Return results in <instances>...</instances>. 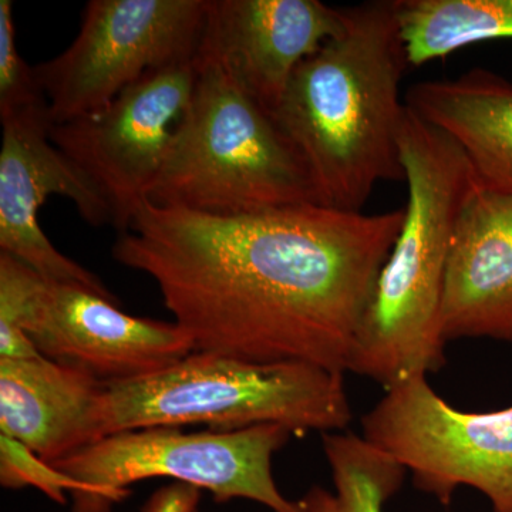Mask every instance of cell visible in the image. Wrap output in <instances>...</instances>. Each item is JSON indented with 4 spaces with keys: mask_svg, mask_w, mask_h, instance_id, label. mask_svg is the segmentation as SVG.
Here are the masks:
<instances>
[{
    "mask_svg": "<svg viewBox=\"0 0 512 512\" xmlns=\"http://www.w3.org/2000/svg\"><path fill=\"white\" fill-rule=\"evenodd\" d=\"M406 104L447 134L467 157L477 183L512 194V82L491 70L413 84Z\"/></svg>",
    "mask_w": 512,
    "mask_h": 512,
    "instance_id": "obj_15",
    "label": "cell"
},
{
    "mask_svg": "<svg viewBox=\"0 0 512 512\" xmlns=\"http://www.w3.org/2000/svg\"><path fill=\"white\" fill-rule=\"evenodd\" d=\"M403 221L404 208L210 215L147 201L111 255L153 279L194 352L346 373Z\"/></svg>",
    "mask_w": 512,
    "mask_h": 512,
    "instance_id": "obj_1",
    "label": "cell"
},
{
    "mask_svg": "<svg viewBox=\"0 0 512 512\" xmlns=\"http://www.w3.org/2000/svg\"><path fill=\"white\" fill-rule=\"evenodd\" d=\"M447 342L512 343V194L476 185L458 217L443 299Z\"/></svg>",
    "mask_w": 512,
    "mask_h": 512,
    "instance_id": "obj_13",
    "label": "cell"
},
{
    "mask_svg": "<svg viewBox=\"0 0 512 512\" xmlns=\"http://www.w3.org/2000/svg\"><path fill=\"white\" fill-rule=\"evenodd\" d=\"M362 427L370 444L412 474L414 487L441 504L470 487L494 512H512V406L461 412L419 375L386 390Z\"/></svg>",
    "mask_w": 512,
    "mask_h": 512,
    "instance_id": "obj_8",
    "label": "cell"
},
{
    "mask_svg": "<svg viewBox=\"0 0 512 512\" xmlns=\"http://www.w3.org/2000/svg\"><path fill=\"white\" fill-rule=\"evenodd\" d=\"M43 104L35 69L19 53L12 2L0 0V120Z\"/></svg>",
    "mask_w": 512,
    "mask_h": 512,
    "instance_id": "obj_19",
    "label": "cell"
},
{
    "mask_svg": "<svg viewBox=\"0 0 512 512\" xmlns=\"http://www.w3.org/2000/svg\"><path fill=\"white\" fill-rule=\"evenodd\" d=\"M400 156L409 200L350 352L348 372L384 390L446 365L443 299L458 217L476 188L461 148L406 104Z\"/></svg>",
    "mask_w": 512,
    "mask_h": 512,
    "instance_id": "obj_3",
    "label": "cell"
},
{
    "mask_svg": "<svg viewBox=\"0 0 512 512\" xmlns=\"http://www.w3.org/2000/svg\"><path fill=\"white\" fill-rule=\"evenodd\" d=\"M0 121V252L19 259L46 281L83 285L116 299L89 269L57 251L40 228V208L50 195L72 201L93 227L113 224L99 192L50 140L47 104Z\"/></svg>",
    "mask_w": 512,
    "mask_h": 512,
    "instance_id": "obj_10",
    "label": "cell"
},
{
    "mask_svg": "<svg viewBox=\"0 0 512 512\" xmlns=\"http://www.w3.org/2000/svg\"><path fill=\"white\" fill-rule=\"evenodd\" d=\"M333 488L313 485L298 503L301 512H383L402 488L406 470L352 431L322 434Z\"/></svg>",
    "mask_w": 512,
    "mask_h": 512,
    "instance_id": "obj_17",
    "label": "cell"
},
{
    "mask_svg": "<svg viewBox=\"0 0 512 512\" xmlns=\"http://www.w3.org/2000/svg\"><path fill=\"white\" fill-rule=\"evenodd\" d=\"M0 483L12 490L36 488L59 504H66L76 487L72 478L5 434H0Z\"/></svg>",
    "mask_w": 512,
    "mask_h": 512,
    "instance_id": "obj_20",
    "label": "cell"
},
{
    "mask_svg": "<svg viewBox=\"0 0 512 512\" xmlns=\"http://www.w3.org/2000/svg\"><path fill=\"white\" fill-rule=\"evenodd\" d=\"M201 491L194 485L174 481L158 488L141 512H198Z\"/></svg>",
    "mask_w": 512,
    "mask_h": 512,
    "instance_id": "obj_21",
    "label": "cell"
},
{
    "mask_svg": "<svg viewBox=\"0 0 512 512\" xmlns=\"http://www.w3.org/2000/svg\"><path fill=\"white\" fill-rule=\"evenodd\" d=\"M28 336L40 355L106 384L154 375L194 352L175 322L137 318L117 299L46 279Z\"/></svg>",
    "mask_w": 512,
    "mask_h": 512,
    "instance_id": "obj_11",
    "label": "cell"
},
{
    "mask_svg": "<svg viewBox=\"0 0 512 512\" xmlns=\"http://www.w3.org/2000/svg\"><path fill=\"white\" fill-rule=\"evenodd\" d=\"M195 80L197 57L154 70L103 109L50 127V140L99 192L119 234L150 201Z\"/></svg>",
    "mask_w": 512,
    "mask_h": 512,
    "instance_id": "obj_9",
    "label": "cell"
},
{
    "mask_svg": "<svg viewBox=\"0 0 512 512\" xmlns=\"http://www.w3.org/2000/svg\"><path fill=\"white\" fill-rule=\"evenodd\" d=\"M293 434L275 424L244 430L146 427L111 434L52 464L76 484L70 512H111L148 478H173L217 503L249 500L272 512H301L279 490L272 461Z\"/></svg>",
    "mask_w": 512,
    "mask_h": 512,
    "instance_id": "obj_6",
    "label": "cell"
},
{
    "mask_svg": "<svg viewBox=\"0 0 512 512\" xmlns=\"http://www.w3.org/2000/svg\"><path fill=\"white\" fill-rule=\"evenodd\" d=\"M410 66L485 40L512 39V0H396Z\"/></svg>",
    "mask_w": 512,
    "mask_h": 512,
    "instance_id": "obj_16",
    "label": "cell"
},
{
    "mask_svg": "<svg viewBox=\"0 0 512 512\" xmlns=\"http://www.w3.org/2000/svg\"><path fill=\"white\" fill-rule=\"evenodd\" d=\"M396 0L346 8V28L293 73L275 119L301 151L325 207L362 211L404 181L400 82L409 67Z\"/></svg>",
    "mask_w": 512,
    "mask_h": 512,
    "instance_id": "obj_2",
    "label": "cell"
},
{
    "mask_svg": "<svg viewBox=\"0 0 512 512\" xmlns=\"http://www.w3.org/2000/svg\"><path fill=\"white\" fill-rule=\"evenodd\" d=\"M104 387L45 356L0 359V434L55 464L99 440L97 410Z\"/></svg>",
    "mask_w": 512,
    "mask_h": 512,
    "instance_id": "obj_14",
    "label": "cell"
},
{
    "mask_svg": "<svg viewBox=\"0 0 512 512\" xmlns=\"http://www.w3.org/2000/svg\"><path fill=\"white\" fill-rule=\"evenodd\" d=\"M210 0H90L79 35L36 64L52 124L86 116L146 74L197 57Z\"/></svg>",
    "mask_w": 512,
    "mask_h": 512,
    "instance_id": "obj_7",
    "label": "cell"
},
{
    "mask_svg": "<svg viewBox=\"0 0 512 512\" xmlns=\"http://www.w3.org/2000/svg\"><path fill=\"white\" fill-rule=\"evenodd\" d=\"M150 201L210 215L318 204V187L284 128L200 47L197 80Z\"/></svg>",
    "mask_w": 512,
    "mask_h": 512,
    "instance_id": "obj_4",
    "label": "cell"
},
{
    "mask_svg": "<svg viewBox=\"0 0 512 512\" xmlns=\"http://www.w3.org/2000/svg\"><path fill=\"white\" fill-rule=\"evenodd\" d=\"M43 282L30 266L0 252V359L42 356L29 339L28 328Z\"/></svg>",
    "mask_w": 512,
    "mask_h": 512,
    "instance_id": "obj_18",
    "label": "cell"
},
{
    "mask_svg": "<svg viewBox=\"0 0 512 512\" xmlns=\"http://www.w3.org/2000/svg\"><path fill=\"white\" fill-rule=\"evenodd\" d=\"M343 376L309 363L192 352L154 375L106 384L97 434L101 440L146 427L197 424L221 431L275 424L299 437L346 431L353 410Z\"/></svg>",
    "mask_w": 512,
    "mask_h": 512,
    "instance_id": "obj_5",
    "label": "cell"
},
{
    "mask_svg": "<svg viewBox=\"0 0 512 512\" xmlns=\"http://www.w3.org/2000/svg\"><path fill=\"white\" fill-rule=\"evenodd\" d=\"M346 28V8L319 0H210L202 46L275 114L303 60Z\"/></svg>",
    "mask_w": 512,
    "mask_h": 512,
    "instance_id": "obj_12",
    "label": "cell"
}]
</instances>
